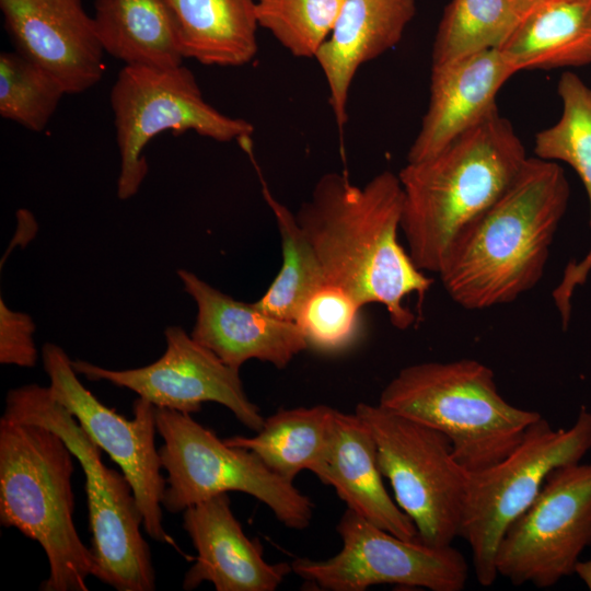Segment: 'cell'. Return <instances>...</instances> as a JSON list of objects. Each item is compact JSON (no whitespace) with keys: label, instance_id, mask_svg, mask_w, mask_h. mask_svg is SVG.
Returning a JSON list of instances; mask_svg holds the SVG:
<instances>
[{"label":"cell","instance_id":"15","mask_svg":"<svg viewBox=\"0 0 591 591\" xmlns=\"http://www.w3.org/2000/svg\"><path fill=\"white\" fill-rule=\"evenodd\" d=\"M0 9L15 50L49 71L67 94L101 80L105 51L81 0H0Z\"/></svg>","mask_w":591,"mask_h":591},{"label":"cell","instance_id":"19","mask_svg":"<svg viewBox=\"0 0 591 591\" xmlns=\"http://www.w3.org/2000/svg\"><path fill=\"white\" fill-rule=\"evenodd\" d=\"M416 14V0H344L315 56L339 130L348 121L349 91L359 68L395 47Z\"/></svg>","mask_w":591,"mask_h":591},{"label":"cell","instance_id":"4","mask_svg":"<svg viewBox=\"0 0 591 591\" xmlns=\"http://www.w3.org/2000/svg\"><path fill=\"white\" fill-rule=\"evenodd\" d=\"M73 459L54 430L1 417L0 523L42 546L49 566L44 591H88L95 571L73 522Z\"/></svg>","mask_w":591,"mask_h":591},{"label":"cell","instance_id":"25","mask_svg":"<svg viewBox=\"0 0 591 591\" xmlns=\"http://www.w3.org/2000/svg\"><path fill=\"white\" fill-rule=\"evenodd\" d=\"M335 409L326 405L279 409L265 418L253 437L223 439L247 449L281 478L293 483L297 475L314 472L325 452Z\"/></svg>","mask_w":591,"mask_h":591},{"label":"cell","instance_id":"27","mask_svg":"<svg viewBox=\"0 0 591 591\" xmlns=\"http://www.w3.org/2000/svg\"><path fill=\"white\" fill-rule=\"evenodd\" d=\"M515 23L512 0H451L434 36L432 66L499 49Z\"/></svg>","mask_w":591,"mask_h":591},{"label":"cell","instance_id":"17","mask_svg":"<svg viewBox=\"0 0 591 591\" xmlns=\"http://www.w3.org/2000/svg\"><path fill=\"white\" fill-rule=\"evenodd\" d=\"M183 528L197 551L184 590L208 581L217 591H275L292 571L287 563L265 560L260 542L247 537L235 518L228 493L186 508Z\"/></svg>","mask_w":591,"mask_h":591},{"label":"cell","instance_id":"32","mask_svg":"<svg viewBox=\"0 0 591 591\" xmlns=\"http://www.w3.org/2000/svg\"><path fill=\"white\" fill-rule=\"evenodd\" d=\"M575 575L591 591V557L588 560H579L575 567Z\"/></svg>","mask_w":591,"mask_h":591},{"label":"cell","instance_id":"12","mask_svg":"<svg viewBox=\"0 0 591 591\" xmlns=\"http://www.w3.org/2000/svg\"><path fill=\"white\" fill-rule=\"evenodd\" d=\"M591 545V463L555 468L534 501L505 531L498 577L549 588L571 576Z\"/></svg>","mask_w":591,"mask_h":591},{"label":"cell","instance_id":"21","mask_svg":"<svg viewBox=\"0 0 591 591\" xmlns=\"http://www.w3.org/2000/svg\"><path fill=\"white\" fill-rule=\"evenodd\" d=\"M557 93L563 103L561 115L535 135L534 152L543 160L565 162L578 174L589 199L591 225V86L567 71L558 80ZM590 273L591 245L579 262L568 263L552 293L564 328L570 322L572 296Z\"/></svg>","mask_w":591,"mask_h":591},{"label":"cell","instance_id":"23","mask_svg":"<svg viewBox=\"0 0 591 591\" xmlns=\"http://www.w3.org/2000/svg\"><path fill=\"white\" fill-rule=\"evenodd\" d=\"M183 58L241 67L256 56V0H164Z\"/></svg>","mask_w":591,"mask_h":591},{"label":"cell","instance_id":"6","mask_svg":"<svg viewBox=\"0 0 591 591\" xmlns=\"http://www.w3.org/2000/svg\"><path fill=\"white\" fill-rule=\"evenodd\" d=\"M2 417L54 430L80 463L92 533L93 577L117 591H153L155 573L132 487L121 471L104 464L101 449L74 416L51 396L48 386L31 383L8 392Z\"/></svg>","mask_w":591,"mask_h":591},{"label":"cell","instance_id":"14","mask_svg":"<svg viewBox=\"0 0 591 591\" xmlns=\"http://www.w3.org/2000/svg\"><path fill=\"white\" fill-rule=\"evenodd\" d=\"M164 336L166 349L151 364L111 370L77 359L72 367L88 380L129 389L155 407L192 415L212 402L227 407L248 429L257 432L262 428L265 418L247 397L240 370L225 364L179 326L166 327Z\"/></svg>","mask_w":591,"mask_h":591},{"label":"cell","instance_id":"30","mask_svg":"<svg viewBox=\"0 0 591 591\" xmlns=\"http://www.w3.org/2000/svg\"><path fill=\"white\" fill-rule=\"evenodd\" d=\"M361 309L347 291L325 283L305 300L294 322L309 348L334 354L346 350L358 339Z\"/></svg>","mask_w":591,"mask_h":591},{"label":"cell","instance_id":"22","mask_svg":"<svg viewBox=\"0 0 591 591\" xmlns=\"http://www.w3.org/2000/svg\"><path fill=\"white\" fill-rule=\"evenodd\" d=\"M519 71L591 63V0H540L499 48Z\"/></svg>","mask_w":591,"mask_h":591},{"label":"cell","instance_id":"31","mask_svg":"<svg viewBox=\"0 0 591 591\" xmlns=\"http://www.w3.org/2000/svg\"><path fill=\"white\" fill-rule=\"evenodd\" d=\"M32 317L8 308L0 298V362L22 368L35 367L38 352L34 343Z\"/></svg>","mask_w":591,"mask_h":591},{"label":"cell","instance_id":"33","mask_svg":"<svg viewBox=\"0 0 591 591\" xmlns=\"http://www.w3.org/2000/svg\"><path fill=\"white\" fill-rule=\"evenodd\" d=\"M517 12V21L520 15L540 0H512Z\"/></svg>","mask_w":591,"mask_h":591},{"label":"cell","instance_id":"29","mask_svg":"<svg viewBox=\"0 0 591 591\" xmlns=\"http://www.w3.org/2000/svg\"><path fill=\"white\" fill-rule=\"evenodd\" d=\"M344 0H256L259 27L294 57L315 58L328 38Z\"/></svg>","mask_w":591,"mask_h":591},{"label":"cell","instance_id":"16","mask_svg":"<svg viewBox=\"0 0 591 591\" xmlns=\"http://www.w3.org/2000/svg\"><path fill=\"white\" fill-rule=\"evenodd\" d=\"M177 275L197 306L192 337L229 367L240 370L256 359L283 369L309 348L296 322L237 301L192 271L179 269Z\"/></svg>","mask_w":591,"mask_h":591},{"label":"cell","instance_id":"24","mask_svg":"<svg viewBox=\"0 0 591 591\" xmlns=\"http://www.w3.org/2000/svg\"><path fill=\"white\" fill-rule=\"evenodd\" d=\"M93 20L104 51L125 65H183L174 21L164 0H94Z\"/></svg>","mask_w":591,"mask_h":591},{"label":"cell","instance_id":"1","mask_svg":"<svg viewBox=\"0 0 591 591\" xmlns=\"http://www.w3.org/2000/svg\"><path fill=\"white\" fill-rule=\"evenodd\" d=\"M403 199L398 175L390 171L363 186L329 172L296 213L326 283L347 291L361 308L383 305L402 331L415 322L407 298L416 294L421 303L433 282L398 242Z\"/></svg>","mask_w":591,"mask_h":591},{"label":"cell","instance_id":"28","mask_svg":"<svg viewBox=\"0 0 591 591\" xmlns=\"http://www.w3.org/2000/svg\"><path fill=\"white\" fill-rule=\"evenodd\" d=\"M62 84L45 68L14 51L0 54V115L32 131H42L55 114Z\"/></svg>","mask_w":591,"mask_h":591},{"label":"cell","instance_id":"2","mask_svg":"<svg viewBox=\"0 0 591 591\" xmlns=\"http://www.w3.org/2000/svg\"><path fill=\"white\" fill-rule=\"evenodd\" d=\"M570 185L557 162L528 158L505 192L451 243L438 273L466 310L508 304L542 279Z\"/></svg>","mask_w":591,"mask_h":591},{"label":"cell","instance_id":"5","mask_svg":"<svg viewBox=\"0 0 591 591\" xmlns=\"http://www.w3.org/2000/svg\"><path fill=\"white\" fill-rule=\"evenodd\" d=\"M378 404L447 436L467 472L503 459L542 416L506 401L493 370L468 358L401 369L382 390Z\"/></svg>","mask_w":591,"mask_h":591},{"label":"cell","instance_id":"20","mask_svg":"<svg viewBox=\"0 0 591 591\" xmlns=\"http://www.w3.org/2000/svg\"><path fill=\"white\" fill-rule=\"evenodd\" d=\"M313 474L332 486L348 509L398 537L418 540L414 522L384 486L374 438L356 413L335 409L325 452Z\"/></svg>","mask_w":591,"mask_h":591},{"label":"cell","instance_id":"11","mask_svg":"<svg viewBox=\"0 0 591 591\" xmlns=\"http://www.w3.org/2000/svg\"><path fill=\"white\" fill-rule=\"evenodd\" d=\"M343 546L327 559L297 558L292 572L329 591H364L391 583L431 591H461L468 564L451 545L405 540L346 509L337 524Z\"/></svg>","mask_w":591,"mask_h":591},{"label":"cell","instance_id":"3","mask_svg":"<svg viewBox=\"0 0 591 591\" xmlns=\"http://www.w3.org/2000/svg\"><path fill=\"white\" fill-rule=\"evenodd\" d=\"M528 160L511 123L498 108L434 155L407 162L401 230L415 265L439 273L460 231L491 205Z\"/></svg>","mask_w":591,"mask_h":591},{"label":"cell","instance_id":"9","mask_svg":"<svg viewBox=\"0 0 591 591\" xmlns=\"http://www.w3.org/2000/svg\"><path fill=\"white\" fill-rule=\"evenodd\" d=\"M109 102L120 158L117 196L136 195L148 173L143 150L158 135L194 131L219 142L251 141L254 127L228 116L202 96L194 73L183 65L154 68L125 65L114 82Z\"/></svg>","mask_w":591,"mask_h":591},{"label":"cell","instance_id":"13","mask_svg":"<svg viewBox=\"0 0 591 591\" xmlns=\"http://www.w3.org/2000/svg\"><path fill=\"white\" fill-rule=\"evenodd\" d=\"M42 361L51 396L74 416L91 440L109 455L129 480L146 533L179 551L163 526L161 500L166 482L155 448V406L138 397L132 405L134 418L126 419L81 383L72 360L60 346L46 343L42 348Z\"/></svg>","mask_w":591,"mask_h":591},{"label":"cell","instance_id":"8","mask_svg":"<svg viewBox=\"0 0 591 591\" xmlns=\"http://www.w3.org/2000/svg\"><path fill=\"white\" fill-rule=\"evenodd\" d=\"M591 450V412L582 406L568 429H554L542 416L500 461L468 472L460 536L470 546L477 582L498 578L495 558L500 540L540 494L557 467L581 462Z\"/></svg>","mask_w":591,"mask_h":591},{"label":"cell","instance_id":"10","mask_svg":"<svg viewBox=\"0 0 591 591\" xmlns=\"http://www.w3.org/2000/svg\"><path fill=\"white\" fill-rule=\"evenodd\" d=\"M355 413L370 429L381 473L414 522L418 540L451 545L460 536L468 472L448 437L379 404L359 403Z\"/></svg>","mask_w":591,"mask_h":591},{"label":"cell","instance_id":"7","mask_svg":"<svg viewBox=\"0 0 591 591\" xmlns=\"http://www.w3.org/2000/svg\"><path fill=\"white\" fill-rule=\"evenodd\" d=\"M159 448L166 486L161 505L172 513L229 491L247 494L266 505L285 526L303 530L314 503L252 451L229 445L190 414L155 407Z\"/></svg>","mask_w":591,"mask_h":591},{"label":"cell","instance_id":"18","mask_svg":"<svg viewBox=\"0 0 591 591\" xmlns=\"http://www.w3.org/2000/svg\"><path fill=\"white\" fill-rule=\"evenodd\" d=\"M519 69L500 49L432 66L430 96L407 162L430 158L498 108L496 96Z\"/></svg>","mask_w":591,"mask_h":591},{"label":"cell","instance_id":"26","mask_svg":"<svg viewBox=\"0 0 591 591\" xmlns=\"http://www.w3.org/2000/svg\"><path fill=\"white\" fill-rule=\"evenodd\" d=\"M258 175L263 196L280 233L282 263L274 281L254 304L271 316L294 322L305 300L326 283L325 276L296 215L274 197L259 172Z\"/></svg>","mask_w":591,"mask_h":591}]
</instances>
